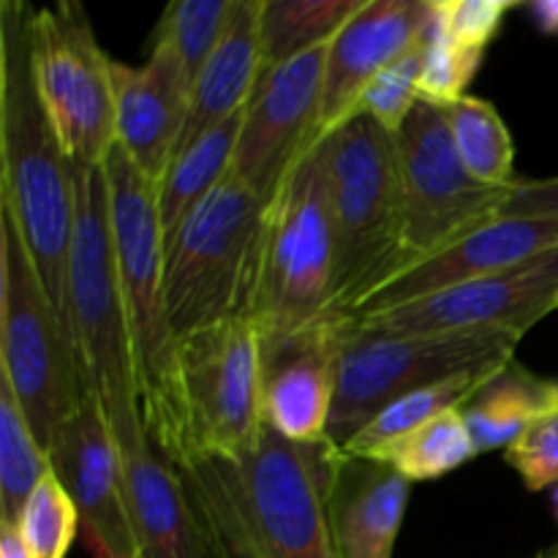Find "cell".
<instances>
[{
	"mask_svg": "<svg viewBox=\"0 0 558 558\" xmlns=\"http://www.w3.org/2000/svg\"><path fill=\"white\" fill-rule=\"evenodd\" d=\"M403 267L499 218L510 189L485 185L463 167L445 107L420 98L396 134Z\"/></svg>",
	"mask_w": 558,
	"mask_h": 558,
	"instance_id": "obj_10",
	"label": "cell"
},
{
	"mask_svg": "<svg viewBox=\"0 0 558 558\" xmlns=\"http://www.w3.org/2000/svg\"><path fill=\"white\" fill-rule=\"evenodd\" d=\"M507 463L521 474L529 490L558 485V412L534 420L505 450Z\"/></svg>",
	"mask_w": 558,
	"mask_h": 558,
	"instance_id": "obj_35",
	"label": "cell"
},
{
	"mask_svg": "<svg viewBox=\"0 0 558 558\" xmlns=\"http://www.w3.org/2000/svg\"><path fill=\"white\" fill-rule=\"evenodd\" d=\"M558 308V245L480 281L349 319L365 332L439 336V332H523Z\"/></svg>",
	"mask_w": 558,
	"mask_h": 558,
	"instance_id": "obj_13",
	"label": "cell"
},
{
	"mask_svg": "<svg viewBox=\"0 0 558 558\" xmlns=\"http://www.w3.org/2000/svg\"><path fill=\"white\" fill-rule=\"evenodd\" d=\"M425 33H428V27H425ZM425 33L401 58H396L387 69H381L374 76V82L365 87L363 98H360L357 112L374 118L390 134L401 131V125L412 114L414 104L423 98L420 96V80H423L425 63Z\"/></svg>",
	"mask_w": 558,
	"mask_h": 558,
	"instance_id": "obj_32",
	"label": "cell"
},
{
	"mask_svg": "<svg viewBox=\"0 0 558 558\" xmlns=\"http://www.w3.org/2000/svg\"><path fill=\"white\" fill-rule=\"evenodd\" d=\"M556 245L558 218L499 216L494 221L483 223L480 229H474L466 238L450 243L447 248L398 270L390 281L381 283L354 311V316L379 314V311L398 308V305L414 303V300L480 281V278L505 270V267L545 254V251L556 248Z\"/></svg>",
	"mask_w": 558,
	"mask_h": 558,
	"instance_id": "obj_17",
	"label": "cell"
},
{
	"mask_svg": "<svg viewBox=\"0 0 558 558\" xmlns=\"http://www.w3.org/2000/svg\"><path fill=\"white\" fill-rule=\"evenodd\" d=\"M483 54L477 49L458 47L452 38H447L434 22V11H430V25L425 33V63H423V80H420V96L425 101H434L439 107L456 104L458 98L469 96L466 87L477 76Z\"/></svg>",
	"mask_w": 558,
	"mask_h": 558,
	"instance_id": "obj_33",
	"label": "cell"
},
{
	"mask_svg": "<svg viewBox=\"0 0 558 558\" xmlns=\"http://www.w3.org/2000/svg\"><path fill=\"white\" fill-rule=\"evenodd\" d=\"M343 325L325 319L292 336L262 341L265 423L294 445H327Z\"/></svg>",
	"mask_w": 558,
	"mask_h": 558,
	"instance_id": "obj_16",
	"label": "cell"
},
{
	"mask_svg": "<svg viewBox=\"0 0 558 558\" xmlns=\"http://www.w3.org/2000/svg\"><path fill=\"white\" fill-rule=\"evenodd\" d=\"M336 232L316 145L267 205L251 322L267 338L292 336L330 316Z\"/></svg>",
	"mask_w": 558,
	"mask_h": 558,
	"instance_id": "obj_7",
	"label": "cell"
},
{
	"mask_svg": "<svg viewBox=\"0 0 558 558\" xmlns=\"http://www.w3.org/2000/svg\"><path fill=\"white\" fill-rule=\"evenodd\" d=\"M240 123L243 112L221 123L218 129L207 131L202 140L185 147L174 161L169 163L161 185H158V213H161L163 240L180 227L185 216L216 191L232 172L234 147H238Z\"/></svg>",
	"mask_w": 558,
	"mask_h": 558,
	"instance_id": "obj_24",
	"label": "cell"
},
{
	"mask_svg": "<svg viewBox=\"0 0 558 558\" xmlns=\"http://www.w3.org/2000/svg\"><path fill=\"white\" fill-rule=\"evenodd\" d=\"M136 558H210L178 469L156 450L123 461Z\"/></svg>",
	"mask_w": 558,
	"mask_h": 558,
	"instance_id": "obj_22",
	"label": "cell"
},
{
	"mask_svg": "<svg viewBox=\"0 0 558 558\" xmlns=\"http://www.w3.org/2000/svg\"><path fill=\"white\" fill-rule=\"evenodd\" d=\"M532 22L548 36H558V0H537L529 5Z\"/></svg>",
	"mask_w": 558,
	"mask_h": 558,
	"instance_id": "obj_37",
	"label": "cell"
},
{
	"mask_svg": "<svg viewBox=\"0 0 558 558\" xmlns=\"http://www.w3.org/2000/svg\"><path fill=\"white\" fill-rule=\"evenodd\" d=\"M36 9L0 3V210L9 213L41 287L65 319L76 221L74 163L52 129L33 60Z\"/></svg>",
	"mask_w": 558,
	"mask_h": 558,
	"instance_id": "obj_1",
	"label": "cell"
},
{
	"mask_svg": "<svg viewBox=\"0 0 558 558\" xmlns=\"http://www.w3.org/2000/svg\"><path fill=\"white\" fill-rule=\"evenodd\" d=\"M461 412L477 452L507 450L534 420L550 412V381L512 360Z\"/></svg>",
	"mask_w": 558,
	"mask_h": 558,
	"instance_id": "obj_23",
	"label": "cell"
},
{
	"mask_svg": "<svg viewBox=\"0 0 558 558\" xmlns=\"http://www.w3.org/2000/svg\"><path fill=\"white\" fill-rule=\"evenodd\" d=\"M445 112L452 145L463 167L480 183L494 185V189L515 185V145L494 104L477 96H463L456 104H447Z\"/></svg>",
	"mask_w": 558,
	"mask_h": 558,
	"instance_id": "obj_27",
	"label": "cell"
},
{
	"mask_svg": "<svg viewBox=\"0 0 558 558\" xmlns=\"http://www.w3.org/2000/svg\"><path fill=\"white\" fill-rule=\"evenodd\" d=\"M36 82L74 167H101L114 147L112 58L80 3H54L33 20Z\"/></svg>",
	"mask_w": 558,
	"mask_h": 558,
	"instance_id": "obj_12",
	"label": "cell"
},
{
	"mask_svg": "<svg viewBox=\"0 0 558 558\" xmlns=\"http://www.w3.org/2000/svg\"><path fill=\"white\" fill-rule=\"evenodd\" d=\"M104 172L145 428L153 447L180 469L189 463V417L180 379V338L169 322L163 298V227L158 189L118 145L104 161Z\"/></svg>",
	"mask_w": 558,
	"mask_h": 558,
	"instance_id": "obj_3",
	"label": "cell"
},
{
	"mask_svg": "<svg viewBox=\"0 0 558 558\" xmlns=\"http://www.w3.org/2000/svg\"><path fill=\"white\" fill-rule=\"evenodd\" d=\"M267 205L229 174L163 240V298L178 338L248 316Z\"/></svg>",
	"mask_w": 558,
	"mask_h": 558,
	"instance_id": "obj_6",
	"label": "cell"
},
{
	"mask_svg": "<svg viewBox=\"0 0 558 558\" xmlns=\"http://www.w3.org/2000/svg\"><path fill=\"white\" fill-rule=\"evenodd\" d=\"M412 480L379 458L322 447V501L338 558H392Z\"/></svg>",
	"mask_w": 558,
	"mask_h": 558,
	"instance_id": "obj_18",
	"label": "cell"
},
{
	"mask_svg": "<svg viewBox=\"0 0 558 558\" xmlns=\"http://www.w3.org/2000/svg\"><path fill=\"white\" fill-rule=\"evenodd\" d=\"M537 558H558V543L554 545V548H548V550H543V554H539Z\"/></svg>",
	"mask_w": 558,
	"mask_h": 558,
	"instance_id": "obj_41",
	"label": "cell"
},
{
	"mask_svg": "<svg viewBox=\"0 0 558 558\" xmlns=\"http://www.w3.org/2000/svg\"><path fill=\"white\" fill-rule=\"evenodd\" d=\"M499 216L558 218V178L518 180L507 194Z\"/></svg>",
	"mask_w": 558,
	"mask_h": 558,
	"instance_id": "obj_36",
	"label": "cell"
},
{
	"mask_svg": "<svg viewBox=\"0 0 558 558\" xmlns=\"http://www.w3.org/2000/svg\"><path fill=\"white\" fill-rule=\"evenodd\" d=\"M336 232L332 322L354 311L403 265L396 134L357 112L316 145Z\"/></svg>",
	"mask_w": 558,
	"mask_h": 558,
	"instance_id": "obj_5",
	"label": "cell"
},
{
	"mask_svg": "<svg viewBox=\"0 0 558 558\" xmlns=\"http://www.w3.org/2000/svg\"><path fill=\"white\" fill-rule=\"evenodd\" d=\"M550 412H558V381H550Z\"/></svg>",
	"mask_w": 558,
	"mask_h": 558,
	"instance_id": "obj_39",
	"label": "cell"
},
{
	"mask_svg": "<svg viewBox=\"0 0 558 558\" xmlns=\"http://www.w3.org/2000/svg\"><path fill=\"white\" fill-rule=\"evenodd\" d=\"M0 374L14 390L38 445L85 407L69 325L47 298L9 213L0 210Z\"/></svg>",
	"mask_w": 558,
	"mask_h": 558,
	"instance_id": "obj_8",
	"label": "cell"
},
{
	"mask_svg": "<svg viewBox=\"0 0 558 558\" xmlns=\"http://www.w3.org/2000/svg\"><path fill=\"white\" fill-rule=\"evenodd\" d=\"M365 0H265L262 5V69H276L325 47L363 9Z\"/></svg>",
	"mask_w": 558,
	"mask_h": 558,
	"instance_id": "obj_26",
	"label": "cell"
},
{
	"mask_svg": "<svg viewBox=\"0 0 558 558\" xmlns=\"http://www.w3.org/2000/svg\"><path fill=\"white\" fill-rule=\"evenodd\" d=\"M262 5L265 0H234L232 22L216 52L196 76L183 134L174 156L245 109L262 76ZM174 161V158H172Z\"/></svg>",
	"mask_w": 558,
	"mask_h": 558,
	"instance_id": "obj_21",
	"label": "cell"
},
{
	"mask_svg": "<svg viewBox=\"0 0 558 558\" xmlns=\"http://www.w3.org/2000/svg\"><path fill=\"white\" fill-rule=\"evenodd\" d=\"M477 456L480 452L474 447L472 434H469L463 412L452 409V412L439 414V417L414 428L412 434L392 441L376 458L392 463L412 483H428V480H439L456 472L458 466Z\"/></svg>",
	"mask_w": 558,
	"mask_h": 558,
	"instance_id": "obj_29",
	"label": "cell"
},
{
	"mask_svg": "<svg viewBox=\"0 0 558 558\" xmlns=\"http://www.w3.org/2000/svg\"><path fill=\"white\" fill-rule=\"evenodd\" d=\"M189 463L240 461L259 447L262 336L248 316L221 322L180 341ZM185 463V466H189Z\"/></svg>",
	"mask_w": 558,
	"mask_h": 558,
	"instance_id": "obj_11",
	"label": "cell"
},
{
	"mask_svg": "<svg viewBox=\"0 0 558 558\" xmlns=\"http://www.w3.org/2000/svg\"><path fill=\"white\" fill-rule=\"evenodd\" d=\"M0 558H33L20 529L11 523H0Z\"/></svg>",
	"mask_w": 558,
	"mask_h": 558,
	"instance_id": "obj_38",
	"label": "cell"
},
{
	"mask_svg": "<svg viewBox=\"0 0 558 558\" xmlns=\"http://www.w3.org/2000/svg\"><path fill=\"white\" fill-rule=\"evenodd\" d=\"M178 474L210 558H338L322 501V447L265 425L251 456L207 458Z\"/></svg>",
	"mask_w": 558,
	"mask_h": 558,
	"instance_id": "obj_2",
	"label": "cell"
},
{
	"mask_svg": "<svg viewBox=\"0 0 558 558\" xmlns=\"http://www.w3.org/2000/svg\"><path fill=\"white\" fill-rule=\"evenodd\" d=\"M515 0H430L434 22L447 38L463 49L485 52L499 36L505 16L515 9Z\"/></svg>",
	"mask_w": 558,
	"mask_h": 558,
	"instance_id": "obj_34",
	"label": "cell"
},
{
	"mask_svg": "<svg viewBox=\"0 0 558 558\" xmlns=\"http://www.w3.org/2000/svg\"><path fill=\"white\" fill-rule=\"evenodd\" d=\"M20 529L33 558H65L74 545L76 532L82 529L80 512L65 494L63 483L49 469L47 477L36 485L31 499L20 512V521L11 523Z\"/></svg>",
	"mask_w": 558,
	"mask_h": 558,
	"instance_id": "obj_31",
	"label": "cell"
},
{
	"mask_svg": "<svg viewBox=\"0 0 558 558\" xmlns=\"http://www.w3.org/2000/svg\"><path fill=\"white\" fill-rule=\"evenodd\" d=\"M47 472V450L38 445L14 390L0 374V523L20 521L22 507Z\"/></svg>",
	"mask_w": 558,
	"mask_h": 558,
	"instance_id": "obj_28",
	"label": "cell"
},
{
	"mask_svg": "<svg viewBox=\"0 0 558 558\" xmlns=\"http://www.w3.org/2000/svg\"><path fill=\"white\" fill-rule=\"evenodd\" d=\"M499 371L501 368L469 371V374L450 376V379H441L436 381V385L407 392V396H401L398 401H392L390 407L381 409V412L376 414L349 445L338 447V450L376 458L379 452H385L392 441L412 434L414 428H420V425L428 423V420L439 417V414L445 412H452V409L466 407V403L472 401Z\"/></svg>",
	"mask_w": 558,
	"mask_h": 558,
	"instance_id": "obj_25",
	"label": "cell"
},
{
	"mask_svg": "<svg viewBox=\"0 0 558 558\" xmlns=\"http://www.w3.org/2000/svg\"><path fill=\"white\" fill-rule=\"evenodd\" d=\"M430 0H365L330 41L316 145L357 114L365 87L425 33Z\"/></svg>",
	"mask_w": 558,
	"mask_h": 558,
	"instance_id": "obj_19",
	"label": "cell"
},
{
	"mask_svg": "<svg viewBox=\"0 0 558 558\" xmlns=\"http://www.w3.org/2000/svg\"><path fill=\"white\" fill-rule=\"evenodd\" d=\"M112 85L114 145L158 189L183 134L189 80L167 49L150 47L142 65L112 60Z\"/></svg>",
	"mask_w": 558,
	"mask_h": 558,
	"instance_id": "obj_20",
	"label": "cell"
},
{
	"mask_svg": "<svg viewBox=\"0 0 558 558\" xmlns=\"http://www.w3.org/2000/svg\"><path fill=\"white\" fill-rule=\"evenodd\" d=\"M49 469L80 512L93 558H136L123 458L93 398L54 434Z\"/></svg>",
	"mask_w": 558,
	"mask_h": 558,
	"instance_id": "obj_15",
	"label": "cell"
},
{
	"mask_svg": "<svg viewBox=\"0 0 558 558\" xmlns=\"http://www.w3.org/2000/svg\"><path fill=\"white\" fill-rule=\"evenodd\" d=\"M76 221L69 254L71 343L80 363L87 398L98 403L120 458L150 450L140 387H136L134 341L120 289L109 223V185L101 167H74Z\"/></svg>",
	"mask_w": 558,
	"mask_h": 558,
	"instance_id": "obj_4",
	"label": "cell"
},
{
	"mask_svg": "<svg viewBox=\"0 0 558 558\" xmlns=\"http://www.w3.org/2000/svg\"><path fill=\"white\" fill-rule=\"evenodd\" d=\"M327 49L330 44L262 71L243 109L229 174L248 185L265 205H270L294 163L316 145Z\"/></svg>",
	"mask_w": 558,
	"mask_h": 558,
	"instance_id": "obj_14",
	"label": "cell"
},
{
	"mask_svg": "<svg viewBox=\"0 0 558 558\" xmlns=\"http://www.w3.org/2000/svg\"><path fill=\"white\" fill-rule=\"evenodd\" d=\"M234 0H178L163 9L153 33V47H161L178 60L185 80L194 87L210 54L216 52L232 22Z\"/></svg>",
	"mask_w": 558,
	"mask_h": 558,
	"instance_id": "obj_30",
	"label": "cell"
},
{
	"mask_svg": "<svg viewBox=\"0 0 558 558\" xmlns=\"http://www.w3.org/2000/svg\"><path fill=\"white\" fill-rule=\"evenodd\" d=\"M550 505H554V515H556V523H558V485L554 488V494H550Z\"/></svg>",
	"mask_w": 558,
	"mask_h": 558,
	"instance_id": "obj_40",
	"label": "cell"
},
{
	"mask_svg": "<svg viewBox=\"0 0 558 558\" xmlns=\"http://www.w3.org/2000/svg\"><path fill=\"white\" fill-rule=\"evenodd\" d=\"M521 341L523 332L385 336L347 322L327 447L349 445L381 409L407 392L469 371L505 368L515 360Z\"/></svg>",
	"mask_w": 558,
	"mask_h": 558,
	"instance_id": "obj_9",
	"label": "cell"
}]
</instances>
